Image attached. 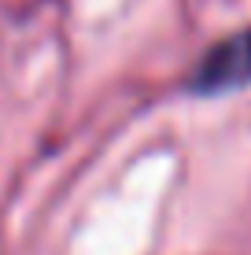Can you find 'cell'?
Here are the masks:
<instances>
[{
	"instance_id": "obj_1",
	"label": "cell",
	"mask_w": 251,
	"mask_h": 255,
	"mask_svg": "<svg viewBox=\"0 0 251 255\" xmlns=\"http://www.w3.org/2000/svg\"><path fill=\"white\" fill-rule=\"evenodd\" d=\"M244 85H251V26L214 41L185 78V89L196 96H222Z\"/></svg>"
}]
</instances>
